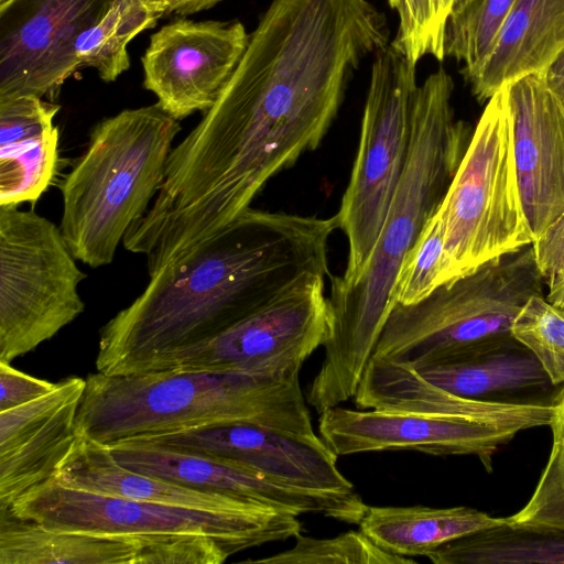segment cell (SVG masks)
<instances>
[{"instance_id": "cell-12", "label": "cell", "mask_w": 564, "mask_h": 564, "mask_svg": "<svg viewBox=\"0 0 564 564\" xmlns=\"http://www.w3.org/2000/svg\"><path fill=\"white\" fill-rule=\"evenodd\" d=\"M116 0H17L0 12V99L53 101L78 70L76 42Z\"/></svg>"}, {"instance_id": "cell-9", "label": "cell", "mask_w": 564, "mask_h": 564, "mask_svg": "<svg viewBox=\"0 0 564 564\" xmlns=\"http://www.w3.org/2000/svg\"><path fill=\"white\" fill-rule=\"evenodd\" d=\"M9 510L55 531L209 535L231 554L295 538L303 530L299 516L270 506L245 511L198 510L95 494L55 479L32 489Z\"/></svg>"}, {"instance_id": "cell-5", "label": "cell", "mask_w": 564, "mask_h": 564, "mask_svg": "<svg viewBox=\"0 0 564 564\" xmlns=\"http://www.w3.org/2000/svg\"><path fill=\"white\" fill-rule=\"evenodd\" d=\"M180 120L158 102L99 121L61 184L59 228L74 257L112 262L127 230L149 209L165 177Z\"/></svg>"}, {"instance_id": "cell-29", "label": "cell", "mask_w": 564, "mask_h": 564, "mask_svg": "<svg viewBox=\"0 0 564 564\" xmlns=\"http://www.w3.org/2000/svg\"><path fill=\"white\" fill-rule=\"evenodd\" d=\"M245 563L254 564H415L408 556L379 547L362 531H348L334 538L295 536V544L283 552Z\"/></svg>"}, {"instance_id": "cell-24", "label": "cell", "mask_w": 564, "mask_h": 564, "mask_svg": "<svg viewBox=\"0 0 564 564\" xmlns=\"http://www.w3.org/2000/svg\"><path fill=\"white\" fill-rule=\"evenodd\" d=\"M468 507L430 508L369 507L359 522L371 541L387 552L401 556H425L463 536L503 524Z\"/></svg>"}, {"instance_id": "cell-30", "label": "cell", "mask_w": 564, "mask_h": 564, "mask_svg": "<svg viewBox=\"0 0 564 564\" xmlns=\"http://www.w3.org/2000/svg\"><path fill=\"white\" fill-rule=\"evenodd\" d=\"M387 1L399 19L398 31L391 45L415 66L426 55L443 61L448 19L465 0Z\"/></svg>"}, {"instance_id": "cell-16", "label": "cell", "mask_w": 564, "mask_h": 564, "mask_svg": "<svg viewBox=\"0 0 564 564\" xmlns=\"http://www.w3.org/2000/svg\"><path fill=\"white\" fill-rule=\"evenodd\" d=\"M86 379L69 377L50 393L0 411V510L56 478L77 436Z\"/></svg>"}, {"instance_id": "cell-19", "label": "cell", "mask_w": 564, "mask_h": 564, "mask_svg": "<svg viewBox=\"0 0 564 564\" xmlns=\"http://www.w3.org/2000/svg\"><path fill=\"white\" fill-rule=\"evenodd\" d=\"M360 409H382L488 422L550 425L552 403L474 399L451 393L425 380L413 367L371 358L354 397Z\"/></svg>"}, {"instance_id": "cell-40", "label": "cell", "mask_w": 564, "mask_h": 564, "mask_svg": "<svg viewBox=\"0 0 564 564\" xmlns=\"http://www.w3.org/2000/svg\"><path fill=\"white\" fill-rule=\"evenodd\" d=\"M17 0H0V12L8 9L10 6H12Z\"/></svg>"}, {"instance_id": "cell-8", "label": "cell", "mask_w": 564, "mask_h": 564, "mask_svg": "<svg viewBox=\"0 0 564 564\" xmlns=\"http://www.w3.org/2000/svg\"><path fill=\"white\" fill-rule=\"evenodd\" d=\"M415 65L389 43L375 54L351 175L335 215L348 241L344 273L332 290L354 284L370 261L410 153Z\"/></svg>"}, {"instance_id": "cell-38", "label": "cell", "mask_w": 564, "mask_h": 564, "mask_svg": "<svg viewBox=\"0 0 564 564\" xmlns=\"http://www.w3.org/2000/svg\"><path fill=\"white\" fill-rule=\"evenodd\" d=\"M220 1L223 0H172L167 13L189 15L210 9Z\"/></svg>"}, {"instance_id": "cell-18", "label": "cell", "mask_w": 564, "mask_h": 564, "mask_svg": "<svg viewBox=\"0 0 564 564\" xmlns=\"http://www.w3.org/2000/svg\"><path fill=\"white\" fill-rule=\"evenodd\" d=\"M507 88L520 195L535 239L564 212V107L542 73Z\"/></svg>"}, {"instance_id": "cell-21", "label": "cell", "mask_w": 564, "mask_h": 564, "mask_svg": "<svg viewBox=\"0 0 564 564\" xmlns=\"http://www.w3.org/2000/svg\"><path fill=\"white\" fill-rule=\"evenodd\" d=\"M55 480L95 494L198 510L245 511L265 506L130 469L115 459L108 446L80 434Z\"/></svg>"}, {"instance_id": "cell-13", "label": "cell", "mask_w": 564, "mask_h": 564, "mask_svg": "<svg viewBox=\"0 0 564 564\" xmlns=\"http://www.w3.org/2000/svg\"><path fill=\"white\" fill-rule=\"evenodd\" d=\"M523 422H488L425 413L336 405L319 414L318 432L339 457L382 451H415L436 456L474 455L492 469V456Z\"/></svg>"}, {"instance_id": "cell-41", "label": "cell", "mask_w": 564, "mask_h": 564, "mask_svg": "<svg viewBox=\"0 0 564 564\" xmlns=\"http://www.w3.org/2000/svg\"><path fill=\"white\" fill-rule=\"evenodd\" d=\"M156 1H159L160 3H162L163 6H165V8H166V13H167V9H169V7H170V4H171L172 0H156Z\"/></svg>"}, {"instance_id": "cell-3", "label": "cell", "mask_w": 564, "mask_h": 564, "mask_svg": "<svg viewBox=\"0 0 564 564\" xmlns=\"http://www.w3.org/2000/svg\"><path fill=\"white\" fill-rule=\"evenodd\" d=\"M454 82L440 67L417 87L405 169L362 275L330 290V334L307 402L321 414L354 398L394 305L401 264L440 208L468 148L473 129L455 118Z\"/></svg>"}, {"instance_id": "cell-36", "label": "cell", "mask_w": 564, "mask_h": 564, "mask_svg": "<svg viewBox=\"0 0 564 564\" xmlns=\"http://www.w3.org/2000/svg\"><path fill=\"white\" fill-rule=\"evenodd\" d=\"M532 247L545 283L564 271V212L534 239Z\"/></svg>"}, {"instance_id": "cell-22", "label": "cell", "mask_w": 564, "mask_h": 564, "mask_svg": "<svg viewBox=\"0 0 564 564\" xmlns=\"http://www.w3.org/2000/svg\"><path fill=\"white\" fill-rule=\"evenodd\" d=\"M564 50V0H517L487 59L468 83L487 102L505 86L543 72Z\"/></svg>"}, {"instance_id": "cell-28", "label": "cell", "mask_w": 564, "mask_h": 564, "mask_svg": "<svg viewBox=\"0 0 564 564\" xmlns=\"http://www.w3.org/2000/svg\"><path fill=\"white\" fill-rule=\"evenodd\" d=\"M517 0H465L452 13L445 32V56L463 64L470 83L487 59L507 15Z\"/></svg>"}, {"instance_id": "cell-23", "label": "cell", "mask_w": 564, "mask_h": 564, "mask_svg": "<svg viewBox=\"0 0 564 564\" xmlns=\"http://www.w3.org/2000/svg\"><path fill=\"white\" fill-rule=\"evenodd\" d=\"M147 535L55 531L0 510V564H139Z\"/></svg>"}, {"instance_id": "cell-31", "label": "cell", "mask_w": 564, "mask_h": 564, "mask_svg": "<svg viewBox=\"0 0 564 564\" xmlns=\"http://www.w3.org/2000/svg\"><path fill=\"white\" fill-rule=\"evenodd\" d=\"M552 406L547 463L525 506L507 519L519 525L564 530V384Z\"/></svg>"}, {"instance_id": "cell-15", "label": "cell", "mask_w": 564, "mask_h": 564, "mask_svg": "<svg viewBox=\"0 0 564 564\" xmlns=\"http://www.w3.org/2000/svg\"><path fill=\"white\" fill-rule=\"evenodd\" d=\"M115 459L130 469L191 488L228 495L296 516L312 513L359 524L368 506L359 494L291 486L240 464L148 441L111 446Z\"/></svg>"}, {"instance_id": "cell-37", "label": "cell", "mask_w": 564, "mask_h": 564, "mask_svg": "<svg viewBox=\"0 0 564 564\" xmlns=\"http://www.w3.org/2000/svg\"><path fill=\"white\" fill-rule=\"evenodd\" d=\"M541 73L546 86L564 107V50Z\"/></svg>"}, {"instance_id": "cell-14", "label": "cell", "mask_w": 564, "mask_h": 564, "mask_svg": "<svg viewBox=\"0 0 564 564\" xmlns=\"http://www.w3.org/2000/svg\"><path fill=\"white\" fill-rule=\"evenodd\" d=\"M249 34L239 21L177 19L152 34L141 62L143 86L172 117L206 112L235 72Z\"/></svg>"}, {"instance_id": "cell-2", "label": "cell", "mask_w": 564, "mask_h": 564, "mask_svg": "<svg viewBox=\"0 0 564 564\" xmlns=\"http://www.w3.org/2000/svg\"><path fill=\"white\" fill-rule=\"evenodd\" d=\"M335 216L243 210L100 329L96 369L144 372L159 358L209 340L310 274L329 275Z\"/></svg>"}, {"instance_id": "cell-26", "label": "cell", "mask_w": 564, "mask_h": 564, "mask_svg": "<svg viewBox=\"0 0 564 564\" xmlns=\"http://www.w3.org/2000/svg\"><path fill=\"white\" fill-rule=\"evenodd\" d=\"M434 564H564V530L507 521L442 545Z\"/></svg>"}, {"instance_id": "cell-20", "label": "cell", "mask_w": 564, "mask_h": 564, "mask_svg": "<svg viewBox=\"0 0 564 564\" xmlns=\"http://www.w3.org/2000/svg\"><path fill=\"white\" fill-rule=\"evenodd\" d=\"M59 108L34 95L0 99V205H33L52 183Z\"/></svg>"}, {"instance_id": "cell-25", "label": "cell", "mask_w": 564, "mask_h": 564, "mask_svg": "<svg viewBox=\"0 0 564 564\" xmlns=\"http://www.w3.org/2000/svg\"><path fill=\"white\" fill-rule=\"evenodd\" d=\"M415 370L451 393L474 399L552 386L536 357L517 340L464 359Z\"/></svg>"}, {"instance_id": "cell-11", "label": "cell", "mask_w": 564, "mask_h": 564, "mask_svg": "<svg viewBox=\"0 0 564 564\" xmlns=\"http://www.w3.org/2000/svg\"><path fill=\"white\" fill-rule=\"evenodd\" d=\"M325 276L302 278L224 333L167 354L144 372L193 370L267 376L300 371L330 334Z\"/></svg>"}, {"instance_id": "cell-35", "label": "cell", "mask_w": 564, "mask_h": 564, "mask_svg": "<svg viewBox=\"0 0 564 564\" xmlns=\"http://www.w3.org/2000/svg\"><path fill=\"white\" fill-rule=\"evenodd\" d=\"M55 387L56 383L32 377L10 362L0 361V411L31 402L50 393Z\"/></svg>"}, {"instance_id": "cell-33", "label": "cell", "mask_w": 564, "mask_h": 564, "mask_svg": "<svg viewBox=\"0 0 564 564\" xmlns=\"http://www.w3.org/2000/svg\"><path fill=\"white\" fill-rule=\"evenodd\" d=\"M444 250L445 225L437 209L401 264L392 293L394 304H416L440 285Z\"/></svg>"}, {"instance_id": "cell-39", "label": "cell", "mask_w": 564, "mask_h": 564, "mask_svg": "<svg viewBox=\"0 0 564 564\" xmlns=\"http://www.w3.org/2000/svg\"><path fill=\"white\" fill-rule=\"evenodd\" d=\"M546 300L564 307V271L552 278L547 283Z\"/></svg>"}, {"instance_id": "cell-34", "label": "cell", "mask_w": 564, "mask_h": 564, "mask_svg": "<svg viewBox=\"0 0 564 564\" xmlns=\"http://www.w3.org/2000/svg\"><path fill=\"white\" fill-rule=\"evenodd\" d=\"M231 552L203 534L148 535L139 564H221Z\"/></svg>"}, {"instance_id": "cell-32", "label": "cell", "mask_w": 564, "mask_h": 564, "mask_svg": "<svg viewBox=\"0 0 564 564\" xmlns=\"http://www.w3.org/2000/svg\"><path fill=\"white\" fill-rule=\"evenodd\" d=\"M511 334L536 357L552 386L564 384V307L544 294L533 295L517 314Z\"/></svg>"}, {"instance_id": "cell-7", "label": "cell", "mask_w": 564, "mask_h": 564, "mask_svg": "<svg viewBox=\"0 0 564 564\" xmlns=\"http://www.w3.org/2000/svg\"><path fill=\"white\" fill-rule=\"evenodd\" d=\"M438 210L445 225L440 285L533 243L520 195L507 86L486 102Z\"/></svg>"}, {"instance_id": "cell-6", "label": "cell", "mask_w": 564, "mask_h": 564, "mask_svg": "<svg viewBox=\"0 0 564 564\" xmlns=\"http://www.w3.org/2000/svg\"><path fill=\"white\" fill-rule=\"evenodd\" d=\"M544 283L532 245L492 259L416 304H394L371 358L417 369L511 344L517 314Z\"/></svg>"}, {"instance_id": "cell-10", "label": "cell", "mask_w": 564, "mask_h": 564, "mask_svg": "<svg viewBox=\"0 0 564 564\" xmlns=\"http://www.w3.org/2000/svg\"><path fill=\"white\" fill-rule=\"evenodd\" d=\"M0 205V361L54 337L85 310L78 268L59 226L33 209Z\"/></svg>"}, {"instance_id": "cell-4", "label": "cell", "mask_w": 564, "mask_h": 564, "mask_svg": "<svg viewBox=\"0 0 564 564\" xmlns=\"http://www.w3.org/2000/svg\"><path fill=\"white\" fill-rule=\"evenodd\" d=\"M299 373L97 371L86 378L77 432L106 446L231 424L316 440Z\"/></svg>"}, {"instance_id": "cell-1", "label": "cell", "mask_w": 564, "mask_h": 564, "mask_svg": "<svg viewBox=\"0 0 564 564\" xmlns=\"http://www.w3.org/2000/svg\"><path fill=\"white\" fill-rule=\"evenodd\" d=\"M388 44L369 0H272L216 102L173 148L158 209L193 238L217 234L321 144L360 63Z\"/></svg>"}, {"instance_id": "cell-27", "label": "cell", "mask_w": 564, "mask_h": 564, "mask_svg": "<svg viewBox=\"0 0 564 564\" xmlns=\"http://www.w3.org/2000/svg\"><path fill=\"white\" fill-rule=\"evenodd\" d=\"M166 14L156 0H116L109 10L82 35L75 45L78 68L93 67L107 83L130 66L128 44Z\"/></svg>"}, {"instance_id": "cell-17", "label": "cell", "mask_w": 564, "mask_h": 564, "mask_svg": "<svg viewBox=\"0 0 564 564\" xmlns=\"http://www.w3.org/2000/svg\"><path fill=\"white\" fill-rule=\"evenodd\" d=\"M138 441L215 456L304 489L354 490L337 467L338 456L322 437L312 440L258 425L231 424Z\"/></svg>"}]
</instances>
